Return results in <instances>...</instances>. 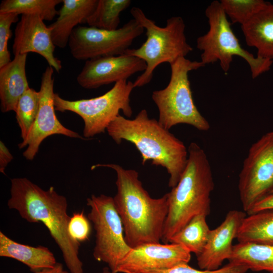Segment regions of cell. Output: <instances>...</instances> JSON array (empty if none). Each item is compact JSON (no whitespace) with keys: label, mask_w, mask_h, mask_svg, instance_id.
<instances>
[{"label":"cell","mask_w":273,"mask_h":273,"mask_svg":"<svg viewBox=\"0 0 273 273\" xmlns=\"http://www.w3.org/2000/svg\"><path fill=\"white\" fill-rule=\"evenodd\" d=\"M7 204L27 221L43 223L60 248L70 273H84L79 257L80 243L68 232L71 217L64 196L59 194L53 187L44 190L26 177H15L11 179Z\"/></svg>","instance_id":"cell-1"},{"label":"cell","mask_w":273,"mask_h":273,"mask_svg":"<svg viewBox=\"0 0 273 273\" xmlns=\"http://www.w3.org/2000/svg\"><path fill=\"white\" fill-rule=\"evenodd\" d=\"M100 167H108L116 173L117 191L113 199L129 246L132 248L146 243H160L168 214L167 194L152 198L134 169H124L116 164H97L91 169Z\"/></svg>","instance_id":"cell-2"},{"label":"cell","mask_w":273,"mask_h":273,"mask_svg":"<svg viewBox=\"0 0 273 273\" xmlns=\"http://www.w3.org/2000/svg\"><path fill=\"white\" fill-rule=\"evenodd\" d=\"M106 131L117 144L125 140L134 145L141 154L143 165L151 161L152 165L165 168L170 175L169 187L177 184L188 162V148L158 120L150 118L146 109L132 119L119 114Z\"/></svg>","instance_id":"cell-3"},{"label":"cell","mask_w":273,"mask_h":273,"mask_svg":"<svg viewBox=\"0 0 273 273\" xmlns=\"http://www.w3.org/2000/svg\"><path fill=\"white\" fill-rule=\"evenodd\" d=\"M188 159L177 184L167 194L168 210L161 240L171 238L198 215L210 212V195L214 184L211 166L204 150L195 142L188 148Z\"/></svg>","instance_id":"cell-4"},{"label":"cell","mask_w":273,"mask_h":273,"mask_svg":"<svg viewBox=\"0 0 273 273\" xmlns=\"http://www.w3.org/2000/svg\"><path fill=\"white\" fill-rule=\"evenodd\" d=\"M133 18L146 30V41L138 49H129L125 54L136 57L146 64V69L133 82L134 87H142L151 81L155 69L160 64H171L193 51L185 35L186 25L183 18L172 17L166 20L165 27L157 25L139 8L130 11Z\"/></svg>","instance_id":"cell-5"},{"label":"cell","mask_w":273,"mask_h":273,"mask_svg":"<svg viewBox=\"0 0 273 273\" xmlns=\"http://www.w3.org/2000/svg\"><path fill=\"white\" fill-rule=\"evenodd\" d=\"M171 75L167 85L154 90L152 99L159 111L158 122L169 130L179 124L190 125L201 131L210 128L208 121L195 104L189 79V73L205 65L201 61L180 57L170 64Z\"/></svg>","instance_id":"cell-6"},{"label":"cell","mask_w":273,"mask_h":273,"mask_svg":"<svg viewBox=\"0 0 273 273\" xmlns=\"http://www.w3.org/2000/svg\"><path fill=\"white\" fill-rule=\"evenodd\" d=\"M205 15L209 30L196 40L197 48L202 52L201 61L205 65L219 61L221 68L226 73L233 57L237 56L247 62L254 79L270 69L273 60L254 57L242 47L219 1L212 2L205 10Z\"/></svg>","instance_id":"cell-7"},{"label":"cell","mask_w":273,"mask_h":273,"mask_svg":"<svg viewBox=\"0 0 273 273\" xmlns=\"http://www.w3.org/2000/svg\"><path fill=\"white\" fill-rule=\"evenodd\" d=\"M133 88V82L123 80L115 83L104 94L91 99L70 101L55 93V109L61 112H72L80 116L84 122L83 136L89 138L105 132L120 111L125 117H131L130 96Z\"/></svg>","instance_id":"cell-8"},{"label":"cell","mask_w":273,"mask_h":273,"mask_svg":"<svg viewBox=\"0 0 273 273\" xmlns=\"http://www.w3.org/2000/svg\"><path fill=\"white\" fill-rule=\"evenodd\" d=\"M86 205L90 208L87 217L95 231L93 256L96 260L107 264L112 273H116L131 248L125 241L123 224L113 197L92 195L87 198Z\"/></svg>","instance_id":"cell-9"},{"label":"cell","mask_w":273,"mask_h":273,"mask_svg":"<svg viewBox=\"0 0 273 273\" xmlns=\"http://www.w3.org/2000/svg\"><path fill=\"white\" fill-rule=\"evenodd\" d=\"M144 31L133 18L115 30L78 26L73 30L68 46L72 56L78 60L119 56L124 54Z\"/></svg>","instance_id":"cell-10"},{"label":"cell","mask_w":273,"mask_h":273,"mask_svg":"<svg viewBox=\"0 0 273 273\" xmlns=\"http://www.w3.org/2000/svg\"><path fill=\"white\" fill-rule=\"evenodd\" d=\"M242 206L247 213L273 190V131L250 147L239 175Z\"/></svg>","instance_id":"cell-11"},{"label":"cell","mask_w":273,"mask_h":273,"mask_svg":"<svg viewBox=\"0 0 273 273\" xmlns=\"http://www.w3.org/2000/svg\"><path fill=\"white\" fill-rule=\"evenodd\" d=\"M54 69L47 67L43 72L39 90V108L36 119L26 138L18 145L20 149L27 147L23 156L32 160L38 152L41 143L54 134L84 139L78 133L65 127L58 119L54 102Z\"/></svg>","instance_id":"cell-12"},{"label":"cell","mask_w":273,"mask_h":273,"mask_svg":"<svg viewBox=\"0 0 273 273\" xmlns=\"http://www.w3.org/2000/svg\"><path fill=\"white\" fill-rule=\"evenodd\" d=\"M191 252L174 243H146L131 248L123 259L116 273H146L188 263Z\"/></svg>","instance_id":"cell-13"},{"label":"cell","mask_w":273,"mask_h":273,"mask_svg":"<svg viewBox=\"0 0 273 273\" xmlns=\"http://www.w3.org/2000/svg\"><path fill=\"white\" fill-rule=\"evenodd\" d=\"M146 67L141 59L125 54L97 58L86 61L76 79L82 87L95 89L127 80L136 73L144 72Z\"/></svg>","instance_id":"cell-14"},{"label":"cell","mask_w":273,"mask_h":273,"mask_svg":"<svg viewBox=\"0 0 273 273\" xmlns=\"http://www.w3.org/2000/svg\"><path fill=\"white\" fill-rule=\"evenodd\" d=\"M56 46L51 31L36 15H22L15 29L13 53L15 55L32 52L41 56L49 66L59 72L62 66L54 55Z\"/></svg>","instance_id":"cell-15"},{"label":"cell","mask_w":273,"mask_h":273,"mask_svg":"<svg viewBox=\"0 0 273 273\" xmlns=\"http://www.w3.org/2000/svg\"><path fill=\"white\" fill-rule=\"evenodd\" d=\"M246 216L245 212L230 210L222 222L210 230L204 249L197 256V264L201 269H217L224 260H229L233 251V241Z\"/></svg>","instance_id":"cell-16"},{"label":"cell","mask_w":273,"mask_h":273,"mask_svg":"<svg viewBox=\"0 0 273 273\" xmlns=\"http://www.w3.org/2000/svg\"><path fill=\"white\" fill-rule=\"evenodd\" d=\"M98 0H63L56 20L48 26L56 47L63 49L77 25L84 23L94 11Z\"/></svg>","instance_id":"cell-17"},{"label":"cell","mask_w":273,"mask_h":273,"mask_svg":"<svg viewBox=\"0 0 273 273\" xmlns=\"http://www.w3.org/2000/svg\"><path fill=\"white\" fill-rule=\"evenodd\" d=\"M27 54H18L9 63L0 68L1 110L3 113L15 111L22 95L30 87L26 74Z\"/></svg>","instance_id":"cell-18"},{"label":"cell","mask_w":273,"mask_h":273,"mask_svg":"<svg viewBox=\"0 0 273 273\" xmlns=\"http://www.w3.org/2000/svg\"><path fill=\"white\" fill-rule=\"evenodd\" d=\"M241 29L246 44L257 49L256 56L273 60V4L267 2Z\"/></svg>","instance_id":"cell-19"},{"label":"cell","mask_w":273,"mask_h":273,"mask_svg":"<svg viewBox=\"0 0 273 273\" xmlns=\"http://www.w3.org/2000/svg\"><path fill=\"white\" fill-rule=\"evenodd\" d=\"M0 256L17 260L33 272L53 268L57 263L53 253L43 246H32L17 242L0 232Z\"/></svg>","instance_id":"cell-20"},{"label":"cell","mask_w":273,"mask_h":273,"mask_svg":"<svg viewBox=\"0 0 273 273\" xmlns=\"http://www.w3.org/2000/svg\"><path fill=\"white\" fill-rule=\"evenodd\" d=\"M236 239L240 243L273 246V209L259 211L246 216Z\"/></svg>","instance_id":"cell-21"},{"label":"cell","mask_w":273,"mask_h":273,"mask_svg":"<svg viewBox=\"0 0 273 273\" xmlns=\"http://www.w3.org/2000/svg\"><path fill=\"white\" fill-rule=\"evenodd\" d=\"M229 262L242 264L253 271L273 272V246L240 243L233 246Z\"/></svg>","instance_id":"cell-22"},{"label":"cell","mask_w":273,"mask_h":273,"mask_svg":"<svg viewBox=\"0 0 273 273\" xmlns=\"http://www.w3.org/2000/svg\"><path fill=\"white\" fill-rule=\"evenodd\" d=\"M206 217L203 214L194 217L171 238L169 243L180 245L190 252L199 255L204 249L210 232Z\"/></svg>","instance_id":"cell-23"},{"label":"cell","mask_w":273,"mask_h":273,"mask_svg":"<svg viewBox=\"0 0 273 273\" xmlns=\"http://www.w3.org/2000/svg\"><path fill=\"white\" fill-rule=\"evenodd\" d=\"M130 4V0H98L94 11L84 23L90 27L115 30L119 28L121 13Z\"/></svg>","instance_id":"cell-24"},{"label":"cell","mask_w":273,"mask_h":273,"mask_svg":"<svg viewBox=\"0 0 273 273\" xmlns=\"http://www.w3.org/2000/svg\"><path fill=\"white\" fill-rule=\"evenodd\" d=\"M62 0H4L0 13L13 12L18 15H36L43 21H51L58 14L56 6Z\"/></svg>","instance_id":"cell-25"},{"label":"cell","mask_w":273,"mask_h":273,"mask_svg":"<svg viewBox=\"0 0 273 273\" xmlns=\"http://www.w3.org/2000/svg\"><path fill=\"white\" fill-rule=\"evenodd\" d=\"M39 102V91L30 87L22 95L18 102L15 112L22 140L27 136L36 119Z\"/></svg>","instance_id":"cell-26"},{"label":"cell","mask_w":273,"mask_h":273,"mask_svg":"<svg viewBox=\"0 0 273 273\" xmlns=\"http://www.w3.org/2000/svg\"><path fill=\"white\" fill-rule=\"evenodd\" d=\"M220 5L233 23L248 22L268 2L263 0H221Z\"/></svg>","instance_id":"cell-27"},{"label":"cell","mask_w":273,"mask_h":273,"mask_svg":"<svg viewBox=\"0 0 273 273\" xmlns=\"http://www.w3.org/2000/svg\"><path fill=\"white\" fill-rule=\"evenodd\" d=\"M18 15L13 12L0 13V68L11 61L8 43L12 34L11 25L18 21Z\"/></svg>","instance_id":"cell-28"},{"label":"cell","mask_w":273,"mask_h":273,"mask_svg":"<svg viewBox=\"0 0 273 273\" xmlns=\"http://www.w3.org/2000/svg\"><path fill=\"white\" fill-rule=\"evenodd\" d=\"M248 270V268L244 264L229 262L215 270H199L192 267L188 263H183L168 269L146 273H246Z\"/></svg>","instance_id":"cell-29"},{"label":"cell","mask_w":273,"mask_h":273,"mask_svg":"<svg viewBox=\"0 0 273 273\" xmlns=\"http://www.w3.org/2000/svg\"><path fill=\"white\" fill-rule=\"evenodd\" d=\"M89 221L85 216L83 210L74 213L68 224V232L70 236L79 243L87 240L91 233Z\"/></svg>","instance_id":"cell-30"},{"label":"cell","mask_w":273,"mask_h":273,"mask_svg":"<svg viewBox=\"0 0 273 273\" xmlns=\"http://www.w3.org/2000/svg\"><path fill=\"white\" fill-rule=\"evenodd\" d=\"M273 209V193L269 194L257 202L248 213V215L259 211Z\"/></svg>","instance_id":"cell-31"},{"label":"cell","mask_w":273,"mask_h":273,"mask_svg":"<svg viewBox=\"0 0 273 273\" xmlns=\"http://www.w3.org/2000/svg\"><path fill=\"white\" fill-rule=\"evenodd\" d=\"M13 159V156L10 153L3 142L0 141V172L4 174L5 169Z\"/></svg>","instance_id":"cell-32"},{"label":"cell","mask_w":273,"mask_h":273,"mask_svg":"<svg viewBox=\"0 0 273 273\" xmlns=\"http://www.w3.org/2000/svg\"><path fill=\"white\" fill-rule=\"evenodd\" d=\"M33 273H69L65 270L63 265L59 262H57L55 266L52 268L45 269Z\"/></svg>","instance_id":"cell-33"},{"label":"cell","mask_w":273,"mask_h":273,"mask_svg":"<svg viewBox=\"0 0 273 273\" xmlns=\"http://www.w3.org/2000/svg\"><path fill=\"white\" fill-rule=\"evenodd\" d=\"M98 273H112L108 267L103 268L102 270Z\"/></svg>","instance_id":"cell-34"},{"label":"cell","mask_w":273,"mask_h":273,"mask_svg":"<svg viewBox=\"0 0 273 273\" xmlns=\"http://www.w3.org/2000/svg\"><path fill=\"white\" fill-rule=\"evenodd\" d=\"M271 193H273V190H272V191L270 192V194H271Z\"/></svg>","instance_id":"cell-35"},{"label":"cell","mask_w":273,"mask_h":273,"mask_svg":"<svg viewBox=\"0 0 273 273\" xmlns=\"http://www.w3.org/2000/svg\"><path fill=\"white\" fill-rule=\"evenodd\" d=\"M271 273H273V272H271Z\"/></svg>","instance_id":"cell-36"}]
</instances>
